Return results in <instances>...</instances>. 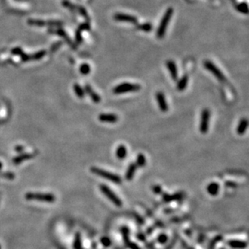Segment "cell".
Returning a JSON list of instances; mask_svg holds the SVG:
<instances>
[{
    "label": "cell",
    "mask_w": 249,
    "mask_h": 249,
    "mask_svg": "<svg viewBox=\"0 0 249 249\" xmlns=\"http://www.w3.org/2000/svg\"><path fill=\"white\" fill-rule=\"evenodd\" d=\"M174 14V9L172 8H169L167 9L164 14L163 17L161 19V24L159 25L157 31H156V37L158 38L164 37V36L165 35L166 30H167V27L169 25L170 19L172 18V15Z\"/></svg>",
    "instance_id": "1"
},
{
    "label": "cell",
    "mask_w": 249,
    "mask_h": 249,
    "mask_svg": "<svg viewBox=\"0 0 249 249\" xmlns=\"http://www.w3.org/2000/svg\"><path fill=\"white\" fill-rule=\"evenodd\" d=\"M91 171L92 173L95 174V175L100 176L102 178L108 180L113 182L115 184H121V182H122V179H121L120 176L115 173H112V172H110V171H105L103 169L98 168L96 167H92L91 168Z\"/></svg>",
    "instance_id": "2"
},
{
    "label": "cell",
    "mask_w": 249,
    "mask_h": 249,
    "mask_svg": "<svg viewBox=\"0 0 249 249\" xmlns=\"http://www.w3.org/2000/svg\"><path fill=\"white\" fill-rule=\"evenodd\" d=\"M140 85L136 83H123L115 87L113 89V92L116 95L119 94L128 93V92H133L140 90Z\"/></svg>",
    "instance_id": "3"
},
{
    "label": "cell",
    "mask_w": 249,
    "mask_h": 249,
    "mask_svg": "<svg viewBox=\"0 0 249 249\" xmlns=\"http://www.w3.org/2000/svg\"><path fill=\"white\" fill-rule=\"evenodd\" d=\"M27 200H36L53 203L56 201L55 196L52 193H28L25 195Z\"/></svg>",
    "instance_id": "4"
},
{
    "label": "cell",
    "mask_w": 249,
    "mask_h": 249,
    "mask_svg": "<svg viewBox=\"0 0 249 249\" xmlns=\"http://www.w3.org/2000/svg\"><path fill=\"white\" fill-rule=\"evenodd\" d=\"M99 189H100L101 192H102V193H103L104 194V195H105L114 205H115L116 206L118 207L122 206V205H123L122 200H121V199L119 198V197H118V196H117V195H116L107 185L100 184V185H99Z\"/></svg>",
    "instance_id": "5"
},
{
    "label": "cell",
    "mask_w": 249,
    "mask_h": 249,
    "mask_svg": "<svg viewBox=\"0 0 249 249\" xmlns=\"http://www.w3.org/2000/svg\"><path fill=\"white\" fill-rule=\"evenodd\" d=\"M204 66H205V68H206L207 71H209L220 82H223V83L226 82V77L224 76L223 74L222 73V71L218 68V66L214 65L211 61H205L204 62Z\"/></svg>",
    "instance_id": "6"
},
{
    "label": "cell",
    "mask_w": 249,
    "mask_h": 249,
    "mask_svg": "<svg viewBox=\"0 0 249 249\" xmlns=\"http://www.w3.org/2000/svg\"><path fill=\"white\" fill-rule=\"evenodd\" d=\"M211 117V113L208 108H204L201 114V121H200V126L199 129L201 133H206L209 129V122Z\"/></svg>",
    "instance_id": "7"
},
{
    "label": "cell",
    "mask_w": 249,
    "mask_h": 249,
    "mask_svg": "<svg viewBox=\"0 0 249 249\" xmlns=\"http://www.w3.org/2000/svg\"><path fill=\"white\" fill-rule=\"evenodd\" d=\"M114 19L118 22L130 23V24H136L138 23V20L136 17L133 15H128V14H123V13H116L115 15H114Z\"/></svg>",
    "instance_id": "8"
},
{
    "label": "cell",
    "mask_w": 249,
    "mask_h": 249,
    "mask_svg": "<svg viewBox=\"0 0 249 249\" xmlns=\"http://www.w3.org/2000/svg\"><path fill=\"white\" fill-rule=\"evenodd\" d=\"M156 102H157V104H158L159 108L161 109V112H163V113L168 112V110H169V105H168V103H167V101H166L165 96L164 95L162 91L156 92Z\"/></svg>",
    "instance_id": "9"
},
{
    "label": "cell",
    "mask_w": 249,
    "mask_h": 249,
    "mask_svg": "<svg viewBox=\"0 0 249 249\" xmlns=\"http://www.w3.org/2000/svg\"><path fill=\"white\" fill-rule=\"evenodd\" d=\"M98 120L105 123H116L118 117L115 113H102L98 116Z\"/></svg>",
    "instance_id": "10"
},
{
    "label": "cell",
    "mask_w": 249,
    "mask_h": 249,
    "mask_svg": "<svg viewBox=\"0 0 249 249\" xmlns=\"http://www.w3.org/2000/svg\"><path fill=\"white\" fill-rule=\"evenodd\" d=\"M166 65H167V68H168V70H169V74H170V76H171L172 79L174 81L177 80L178 73H177V68L176 63L174 62V61L169 60L167 62Z\"/></svg>",
    "instance_id": "11"
},
{
    "label": "cell",
    "mask_w": 249,
    "mask_h": 249,
    "mask_svg": "<svg viewBox=\"0 0 249 249\" xmlns=\"http://www.w3.org/2000/svg\"><path fill=\"white\" fill-rule=\"evenodd\" d=\"M84 91H85V93L88 94L89 96L91 97V99L92 100L93 102H94V103H99L101 101L100 96H98V94L96 93L95 91L93 90V88H91V86L90 84H86Z\"/></svg>",
    "instance_id": "12"
},
{
    "label": "cell",
    "mask_w": 249,
    "mask_h": 249,
    "mask_svg": "<svg viewBox=\"0 0 249 249\" xmlns=\"http://www.w3.org/2000/svg\"><path fill=\"white\" fill-rule=\"evenodd\" d=\"M188 82H189V77L187 75H184L177 83V89L180 91H182L187 88L188 85Z\"/></svg>",
    "instance_id": "13"
},
{
    "label": "cell",
    "mask_w": 249,
    "mask_h": 249,
    "mask_svg": "<svg viewBox=\"0 0 249 249\" xmlns=\"http://www.w3.org/2000/svg\"><path fill=\"white\" fill-rule=\"evenodd\" d=\"M84 30H90V24L88 23H84L82 24H81L80 27L78 28L77 33H76V41L78 43H81L82 40L81 37V33Z\"/></svg>",
    "instance_id": "14"
},
{
    "label": "cell",
    "mask_w": 249,
    "mask_h": 249,
    "mask_svg": "<svg viewBox=\"0 0 249 249\" xmlns=\"http://www.w3.org/2000/svg\"><path fill=\"white\" fill-rule=\"evenodd\" d=\"M247 126H248V121H247V119L242 118L240 120V121H239V125H238V127H237V133L239 134V135H243L245 133V131L247 130Z\"/></svg>",
    "instance_id": "15"
},
{
    "label": "cell",
    "mask_w": 249,
    "mask_h": 249,
    "mask_svg": "<svg viewBox=\"0 0 249 249\" xmlns=\"http://www.w3.org/2000/svg\"><path fill=\"white\" fill-rule=\"evenodd\" d=\"M136 165L135 163H131L129 164L128 168L127 169L126 173H125V178L128 180H131L133 179L134 176H135V173H136Z\"/></svg>",
    "instance_id": "16"
},
{
    "label": "cell",
    "mask_w": 249,
    "mask_h": 249,
    "mask_svg": "<svg viewBox=\"0 0 249 249\" xmlns=\"http://www.w3.org/2000/svg\"><path fill=\"white\" fill-rule=\"evenodd\" d=\"M116 157L118 158V159H124L126 158L127 155H128V150H127V147L124 145H120L118 146L116 149V152H115Z\"/></svg>",
    "instance_id": "17"
},
{
    "label": "cell",
    "mask_w": 249,
    "mask_h": 249,
    "mask_svg": "<svg viewBox=\"0 0 249 249\" xmlns=\"http://www.w3.org/2000/svg\"><path fill=\"white\" fill-rule=\"evenodd\" d=\"M228 245L235 249H244L247 247V243L240 240H230L228 242Z\"/></svg>",
    "instance_id": "18"
},
{
    "label": "cell",
    "mask_w": 249,
    "mask_h": 249,
    "mask_svg": "<svg viewBox=\"0 0 249 249\" xmlns=\"http://www.w3.org/2000/svg\"><path fill=\"white\" fill-rule=\"evenodd\" d=\"M34 156H35V155H32V154H22L21 155L18 156V157H15V158L13 159V163L15 164H21L22 162L25 161V160L32 158Z\"/></svg>",
    "instance_id": "19"
},
{
    "label": "cell",
    "mask_w": 249,
    "mask_h": 249,
    "mask_svg": "<svg viewBox=\"0 0 249 249\" xmlns=\"http://www.w3.org/2000/svg\"><path fill=\"white\" fill-rule=\"evenodd\" d=\"M206 190H207L209 194H211L212 196H215L219 191V184L216 182H212V183L208 184Z\"/></svg>",
    "instance_id": "20"
},
{
    "label": "cell",
    "mask_w": 249,
    "mask_h": 249,
    "mask_svg": "<svg viewBox=\"0 0 249 249\" xmlns=\"http://www.w3.org/2000/svg\"><path fill=\"white\" fill-rule=\"evenodd\" d=\"M182 197V193H175L174 195H168V194H164L163 196V200L166 202H170L172 201H177V200H180Z\"/></svg>",
    "instance_id": "21"
},
{
    "label": "cell",
    "mask_w": 249,
    "mask_h": 249,
    "mask_svg": "<svg viewBox=\"0 0 249 249\" xmlns=\"http://www.w3.org/2000/svg\"><path fill=\"white\" fill-rule=\"evenodd\" d=\"M73 91H74V92H75V94L77 95L78 97H79V98H84V96H85V91L78 83L73 84Z\"/></svg>",
    "instance_id": "22"
},
{
    "label": "cell",
    "mask_w": 249,
    "mask_h": 249,
    "mask_svg": "<svg viewBox=\"0 0 249 249\" xmlns=\"http://www.w3.org/2000/svg\"><path fill=\"white\" fill-rule=\"evenodd\" d=\"M136 167L139 168H143L146 165V158L145 156L143 155V154H139L137 157H136Z\"/></svg>",
    "instance_id": "23"
},
{
    "label": "cell",
    "mask_w": 249,
    "mask_h": 249,
    "mask_svg": "<svg viewBox=\"0 0 249 249\" xmlns=\"http://www.w3.org/2000/svg\"><path fill=\"white\" fill-rule=\"evenodd\" d=\"M79 71H80V73L81 75H87L90 74L91 72V66L89 64L87 63H83L80 65V68H79Z\"/></svg>",
    "instance_id": "24"
},
{
    "label": "cell",
    "mask_w": 249,
    "mask_h": 249,
    "mask_svg": "<svg viewBox=\"0 0 249 249\" xmlns=\"http://www.w3.org/2000/svg\"><path fill=\"white\" fill-rule=\"evenodd\" d=\"M152 25L150 23H144V24H140V25L137 26V28L140 29L141 31H143V32H147L149 33L150 31H152Z\"/></svg>",
    "instance_id": "25"
},
{
    "label": "cell",
    "mask_w": 249,
    "mask_h": 249,
    "mask_svg": "<svg viewBox=\"0 0 249 249\" xmlns=\"http://www.w3.org/2000/svg\"><path fill=\"white\" fill-rule=\"evenodd\" d=\"M236 9L238 11L243 14H247L248 13V5L247 3H241L237 5Z\"/></svg>",
    "instance_id": "26"
},
{
    "label": "cell",
    "mask_w": 249,
    "mask_h": 249,
    "mask_svg": "<svg viewBox=\"0 0 249 249\" xmlns=\"http://www.w3.org/2000/svg\"><path fill=\"white\" fill-rule=\"evenodd\" d=\"M45 54H46L45 50H40V51H39V52H37V53L32 54V55H30V59H31V61L40 60V59H41L43 57H45Z\"/></svg>",
    "instance_id": "27"
},
{
    "label": "cell",
    "mask_w": 249,
    "mask_h": 249,
    "mask_svg": "<svg viewBox=\"0 0 249 249\" xmlns=\"http://www.w3.org/2000/svg\"><path fill=\"white\" fill-rule=\"evenodd\" d=\"M81 241L80 235L77 234L75 239H74V243H73V248L81 249Z\"/></svg>",
    "instance_id": "28"
},
{
    "label": "cell",
    "mask_w": 249,
    "mask_h": 249,
    "mask_svg": "<svg viewBox=\"0 0 249 249\" xmlns=\"http://www.w3.org/2000/svg\"><path fill=\"white\" fill-rule=\"evenodd\" d=\"M23 50L20 48V47H16V48H14L11 49V53L13 55H21L23 53Z\"/></svg>",
    "instance_id": "29"
},
{
    "label": "cell",
    "mask_w": 249,
    "mask_h": 249,
    "mask_svg": "<svg viewBox=\"0 0 249 249\" xmlns=\"http://www.w3.org/2000/svg\"><path fill=\"white\" fill-rule=\"evenodd\" d=\"M152 191H153L155 193L160 194L162 193V189H161V187L159 186V185H154V186L152 187Z\"/></svg>",
    "instance_id": "30"
},
{
    "label": "cell",
    "mask_w": 249,
    "mask_h": 249,
    "mask_svg": "<svg viewBox=\"0 0 249 249\" xmlns=\"http://www.w3.org/2000/svg\"><path fill=\"white\" fill-rule=\"evenodd\" d=\"M2 177L9 179V180H12V179L15 178V175L13 173H10V172H7V173L2 174Z\"/></svg>",
    "instance_id": "31"
},
{
    "label": "cell",
    "mask_w": 249,
    "mask_h": 249,
    "mask_svg": "<svg viewBox=\"0 0 249 249\" xmlns=\"http://www.w3.org/2000/svg\"><path fill=\"white\" fill-rule=\"evenodd\" d=\"M20 57H21V59H22V61L23 62H28V61H31L30 59V55H28V54H26V53H23L21 55H20Z\"/></svg>",
    "instance_id": "32"
},
{
    "label": "cell",
    "mask_w": 249,
    "mask_h": 249,
    "mask_svg": "<svg viewBox=\"0 0 249 249\" xmlns=\"http://www.w3.org/2000/svg\"><path fill=\"white\" fill-rule=\"evenodd\" d=\"M226 186H235L236 184L234 182H232V181H226Z\"/></svg>",
    "instance_id": "33"
},
{
    "label": "cell",
    "mask_w": 249,
    "mask_h": 249,
    "mask_svg": "<svg viewBox=\"0 0 249 249\" xmlns=\"http://www.w3.org/2000/svg\"><path fill=\"white\" fill-rule=\"evenodd\" d=\"M15 150H16V151H19V152H20V151H22L23 150V146H17L16 147H15Z\"/></svg>",
    "instance_id": "34"
},
{
    "label": "cell",
    "mask_w": 249,
    "mask_h": 249,
    "mask_svg": "<svg viewBox=\"0 0 249 249\" xmlns=\"http://www.w3.org/2000/svg\"><path fill=\"white\" fill-rule=\"evenodd\" d=\"M3 168V164H2V163L0 162V170H1V168Z\"/></svg>",
    "instance_id": "35"
},
{
    "label": "cell",
    "mask_w": 249,
    "mask_h": 249,
    "mask_svg": "<svg viewBox=\"0 0 249 249\" xmlns=\"http://www.w3.org/2000/svg\"><path fill=\"white\" fill-rule=\"evenodd\" d=\"M0 249H1V246H0Z\"/></svg>",
    "instance_id": "36"
}]
</instances>
